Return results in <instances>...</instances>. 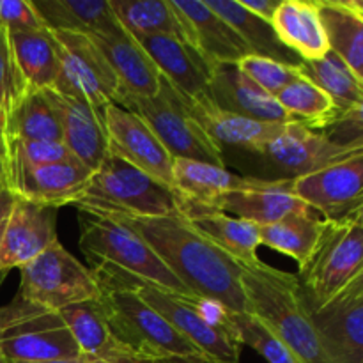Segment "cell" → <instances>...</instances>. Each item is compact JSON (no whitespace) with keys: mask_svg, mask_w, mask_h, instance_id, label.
Segmentation results:
<instances>
[{"mask_svg":"<svg viewBox=\"0 0 363 363\" xmlns=\"http://www.w3.org/2000/svg\"><path fill=\"white\" fill-rule=\"evenodd\" d=\"M119 220L144 238L195 296L216 301L234 314L247 312L240 262L197 233L183 216Z\"/></svg>","mask_w":363,"mask_h":363,"instance_id":"cell-1","label":"cell"},{"mask_svg":"<svg viewBox=\"0 0 363 363\" xmlns=\"http://www.w3.org/2000/svg\"><path fill=\"white\" fill-rule=\"evenodd\" d=\"M80 213L78 245L98 279L130 287L151 286L195 298L133 227L112 216Z\"/></svg>","mask_w":363,"mask_h":363,"instance_id":"cell-2","label":"cell"},{"mask_svg":"<svg viewBox=\"0 0 363 363\" xmlns=\"http://www.w3.org/2000/svg\"><path fill=\"white\" fill-rule=\"evenodd\" d=\"M240 266L247 312L266 323L300 363H330L315 335L296 275L273 268L261 259Z\"/></svg>","mask_w":363,"mask_h":363,"instance_id":"cell-3","label":"cell"},{"mask_svg":"<svg viewBox=\"0 0 363 363\" xmlns=\"http://www.w3.org/2000/svg\"><path fill=\"white\" fill-rule=\"evenodd\" d=\"M80 211L116 218H163L177 216L179 204L170 188L135 169L123 158L106 152L87 186L74 202Z\"/></svg>","mask_w":363,"mask_h":363,"instance_id":"cell-4","label":"cell"},{"mask_svg":"<svg viewBox=\"0 0 363 363\" xmlns=\"http://www.w3.org/2000/svg\"><path fill=\"white\" fill-rule=\"evenodd\" d=\"M98 279V277H96ZM101 301L113 335L142 362L165 358L206 360L204 354L191 346L169 321L142 300L135 287L98 279Z\"/></svg>","mask_w":363,"mask_h":363,"instance_id":"cell-5","label":"cell"},{"mask_svg":"<svg viewBox=\"0 0 363 363\" xmlns=\"http://www.w3.org/2000/svg\"><path fill=\"white\" fill-rule=\"evenodd\" d=\"M135 291L209 363H240L243 346L230 321L233 312L229 308L204 298L181 296L151 286H138Z\"/></svg>","mask_w":363,"mask_h":363,"instance_id":"cell-6","label":"cell"},{"mask_svg":"<svg viewBox=\"0 0 363 363\" xmlns=\"http://www.w3.org/2000/svg\"><path fill=\"white\" fill-rule=\"evenodd\" d=\"M363 275V211L325 220V229L296 279L308 307L326 303Z\"/></svg>","mask_w":363,"mask_h":363,"instance_id":"cell-7","label":"cell"},{"mask_svg":"<svg viewBox=\"0 0 363 363\" xmlns=\"http://www.w3.org/2000/svg\"><path fill=\"white\" fill-rule=\"evenodd\" d=\"M0 354L7 363L80 358V350L59 312L14 296L0 307Z\"/></svg>","mask_w":363,"mask_h":363,"instance_id":"cell-8","label":"cell"},{"mask_svg":"<svg viewBox=\"0 0 363 363\" xmlns=\"http://www.w3.org/2000/svg\"><path fill=\"white\" fill-rule=\"evenodd\" d=\"M363 152L360 147H346L326 138L301 123H286L266 144L255 151L241 152L250 160V176L259 181H294L321 170L332 163Z\"/></svg>","mask_w":363,"mask_h":363,"instance_id":"cell-9","label":"cell"},{"mask_svg":"<svg viewBox=\"0 0 363 363\" xmlns=\"http://www.w3.org/2000/svg\"><path fill=\"white\" fill-rule=\"evenodd\" d=\"M117 105L144 121L172 160H194L225 167L222 151L191 117L183 98L163 78L158 94L152 98L119 94Z\"/></svg>","mask_w":363,"mask_h":363,"instance_id":"cell-10","label":"cell"},{"mask_svg":"<svg viewBox=\"0 0 363 363\" xmlns=\"http://www.w3.org/2000/svg\"><path fill=\"white\" fill-rule=\"evenodd\" d=\"M16 296L50 311L98 300L101 287L94 272L82 264L59 241L20 268Z\"/></svg>","mask_w":363,"mask_h":363,"instance_id":"cell-11","label":"cell"},{"mask_svg":"<svg viewBox=\"0 0 363 363\" xmlns=\"http://www.w3.org/2000/svg\"><path fill=\"white\" fill-rule=\"evenodd\" d=\"M52 34L59 53V74L53 91L99 108L117 103L119 84L96 43L89 35L73 32Z\"/></svg>","mask_w":363,"mask_h":363,"instance_id":"cell-12","label":"cell"},{"mask_svg":"<svg viewBox=\"0 0 363 363\" xmlns=\"http://www.w3.org/2000/svg\"><path fill=\"white\" fill-rule=\"evenodd\" d=\"M2 155L7 190L14 197L53 209L74 204L92 174L80 162L30 165L6 149Z\"/></svg>","mask_w":363,"mask_h":363,"instance_id":"cell-13","label":"cell"},{"mask_svg":"<svg viewBox=\"0 0 363 363\" xmlns=\"http://www.w3.org/2000/svg\"><path fill=\"white\" fill-rule=\"evenodd\" d=\"M291 190L330 222L363 211V152L291 181Z\"/></svg>","mask_w":363,"mask_h":363,"instance_id":"cell-14","label":"cell"},{"mask_svg":"<svg viewBox=\"0 0 363 363\" xmlns=\"http://www.w3.org/2000/svg\"><path fill=\"white\" fill-rule=\"evenodd\" d=\"M308 314L330 363H363V275Z\"/></svg>","mask_w":363,"mask_h":363,"instance_id":"cell-15","label":"cell"},{"mask_svg":"<svg viewBox=\"0 0 363 363\" xmlns=\"http://www.w3.org/2000/svg\"><path fill=\"white\" fill-rule=\"evenodd\" d=\"M101 116L108 137V151L172 190L174 160L144 121L117 103L101 106Z\"/></svg>","mask_w":363,"mask_h":363,"instance_id":"cell-16","label":"cell"},{"mask_svg":"<svg viewBox=\"0 0 363 363\" xmlns=\"http://www.w3.org/2000/svg\"><path fill=\"white\" fill-rule=\"evenodd\" d=\"M57 240V209L14 199L0 240V277L25 266Z\"/></svg>","mask_w":363,"mask_h":363,"instance_id":"cell-17","label":"cell"},{"mask_svg":"<svg viewBox=\"0 0 363 363\" xmlns=\"http://www.w3.org/2000/svg\"><path fill=\"white\" fill-rule=\"evenodd\" d=\"M133 39L152 60L160 77L184 103L209 98L211 66L195 52L194 46L172 35H138Z\"/></svg>","mask_w":363,"mask_h":363,"instance_id":"cell-18","label":"cell"},{"mask_svg":"<svg viewBox=\"0 0 363 363\" xmlns=\"http://www.w3.org/2000/svg\"><path fill=\"white\" fill-rule=\"evenodd\" d=\"M184 30V41L209 64H236L248 55L240 35L201 0H170Z\"/></svg>","mask_w":363,"mask_h":363,"instance_id":"cell-19","label":"cell"},{"mask_svg":"<svg viewBox=\"0 0 363 363\" xmlns=\"http://www.w3.org/2000/svg\"><path fill=\"white\" fill-rule=\"evenodd\" d=\"M209 99L216 108L261 123H293L277 98L248 80L236 64H216L209 77Z\"/></svg>","mask_w":363,"mask_h":363,"instance_id":"cell-20","label":"cell"},{"mask_svg":"<svg viewBox=\"0 0 363 363\" xmlns=\"http://www.w3.org/2000/svg\"><path fill=\"white\" fill-rule=\"evenodd\" d=\"M59 116L62 144L77 162L94 172L108 152V137L101 108L84 99L64 96L50 89Z\"/></svg>","mask_w":363,"mask_h":363,"instance_id":"cell-21","label":"cell"},{"mask_svg":"<svg viewBox=\"0 0 363 363\" xmlns=\"http://www.w3.org/2000/svg\"><path fill=\"white\" fill-rule=\"evenodd\" d=\"M252 177L236 176L225 167L194 160H174L172 191L179 204L181 216L215 211L216 201L230 190L247 186Z\"/></svg>","mask_w":363,"mask_h":363,"instance_id":"cell-22","label":"cell"},{"mask_svg":"<svg viewBox=\"0 0 363 363\" xmlns=\"http://www.w3.org/2000/svg\"><path fill=\"white\" fill-rule=\"evenodd\" d=\"M308 209L293 194L291 181H259L254 177L247 186L223 194L215 206V211L233 213L234 218L247 220L259 227L272 225L287 215Z\"/></svg>","mask_w":363,"mask_h":363,"instance_id":"cell-23","label":"cell"},{"mask_svg":"<svg viewBox=\"0 0 363 363\" xmlns=\"http://www.w3.org/2000/svg\"><path fill=\"white\" fill-rule=\"evenodd\" d=\"M69 328L84 358L106 363H147L142 362L113 335L101 301L89 300L59 311Z\"/></svg>","mask_w":363,"mask_h":363,"instance_id":"cell-24","label":"cell"},{"mask_svg":"<svg viewBox=\"0 0 363 363\" xmlns=\"http://www.w3.org/2000/svg\"><path fill=\"white\" fill-rule=\"evenodd\" d=\"M108 62L119 84V94L152 98L158 94L162 77L142 46L128 34L119 30L110 35L91 38Z\"/></svg>","mask_w":363,"mask_h":363,"instance_id":"cell-25","label":"cell"},{"mask_svg":"<svg viewBox=\"0 0 363 363\" xmlns=\"http://www.w3.org/2000/svg\"><path fill=\"white\" fill-rule=\"evenodd\" d=\"M186 106L191 117L222 152H225L227 149L238 152L255 151L282 128V124L261 123L236 113L223 112L216 108L209 98L195 99L186 103Z\"/></svg>","mask_w":363,"mask_h":363,"instance_id":"cell-26","label":"cell"},{"mask_svg":"<svg viewBox=\"0 0 363 363\" xmlns=\"http://www.w3.org/2000/svg\"><path fill=\"white\" fill-rule=\"evenodd\" d=\"M279 41L301 62L318 60L330 52L318 4L307 0H284L272 18Z\"/></svg>","mask_w":363,"mask_h":363,"instance_id":"cell-27","label":"cell"},{"mask_svg":"<svg viewBox=\"0 0 363 363\" xmlns=\"http://www.w3.org/2000/svg\"><path fill=\"white\" fill-rule=\"evenodd\" d=\"M32 4L52 32H73L94 38L123 30L108 0H35Z\"/></svg>","mask_w":363,"mask_h":363,"instance_id":"cell-28","label":"cell"},{"mask_svg":"<svg viewBox=\"0 0 363 363\" xmlns=\"http://www.w3.org/2000/svg\"><path fill=\"white\" fill-rule=\"evenodd\" d=\"M330 52L363 80V4L360 0H318Z\"/></svg>","mask_w":363,"mask_h":363,"instance_id":"cell-29","label":"cell"},{"mask_svg":"<svg viewBox=\"0 0 363 363\" xmlns=\"http://www.w3.org/2000/svg\"><path fill=\"white\" fill-rule=\"evenodd\" d=\"M23 142H62L59 116L50 89H25L6 112L4 137Z\"/></svg>","mask_w":363,"mask_h":363,"instance_id":"cell-30","label":"cell"},{"mask_svg":"<svg viewBox=\"0 0 363 363\" xmlns=\"http://www.w3.org/2000/svg\"><path fill=\"white\" fill-rule=\"evenodd\" d=\"M13 59L25 89H53L59 74V53L52 30L16 32L9 34Z\"/></svg>","mask_w":363,"mask_h":363,"instance_id":"cell-31","label":"cell"},{"mask_svg":"<svg viewBox=\"0 0 363 363\" xmlns=\"http://www.w3.org/2000/svg\"><path fill=\"white\" fill-rule=\"evenodd\" d=\"M184 220L240 264H252L259 261L257 248L261 247V227L255 223L234 218L220 211L195 213Z\"/></svg>","mask_w":363,"mask_h":363,"instance_id":"cell-32","label":"cell"},{"mask_svg":"<svg viewBox=\"0 0 363 363\" xmlns=\"http://www.w3.org/2000/svg\"><path fill=\"white\" fill-rule=\"evenodd\" d=\"M204 4L240 35L252 55L300 66L301 60L279 41L272 23L245 9L238 0H206Z\"/></svg>","mask_w":363,"mask_h":363,"instance_id":"cell-33","label":"cell"},{"mask_svg":"<svg viewBox=\"0 0 363 363\" xmlns=\"http://www.w3.org/2000/svg\"><path fill=\"white\" fill-rule=\"evenodd\" d=\"M113 16L133 38L172 35L184 39L183 25L170 0H108Z\"/></svg>","mask_w":363,"mask_h":363,"instance_id":"cell-34","label":"cell"},{"mask_svg":"<svg viewBox=\"0 0 363 363\" xmlns=\"http://www.w3.org/2000/svg\"><path fill=\"white\" fill-rule=\"evenodd\" d=\"M323 229L325 220L314 209L293 213L272 225L261 227V245L294 259L300 268L314 250Z\"/></svg>","mask_w":363,"mask_h":363,"instance_id":"cell-35","label":"cell"},{"mask_svg":"<svg viewBox=\"0 0 363 363\" xmlns=\"http://www.w3.org/2000/svg\"><path fill=\"white\" fill-rule=\"evenodd\" d=\"M300 71L307 80L326 92L339 108L363 106V80L333 52L318 60L300 62Z\"/></svg>","mask_w":363,"mask_h":363,"instance_id":"cell-36","label":"cell"},{"mask_svg":"<svg viewBox=\"0 0 363 363\" xmlns=\"http://www.w3.org/2000/svg\"><path fill=\"white\" fill-rule=\"evenodd\" d=\"M275 98L291 119L315 131L325 130L342 112L326 92L305 77L291 82Z\"/></svg>","mask_w":363,"mask_h":363,"instance_id":"cell-37","label":"cell"},{"mask_svg":"<svg viewBox=\"0 0 363 363\" xmlns=\"http://www.w3.org/2000/svg\"><path fill=\"white\" fill-rule=\"evenodd\" d=\"M230 321H233L241 346H250L268 363H300L293 351L279 339V335L254 314L250 312L234 314L233 312Z\"/></svg>","mask_w":363,"mask_h":363,"instance_id":"cell-38","label":"cell"},{"mask_svg":"<svg viewBox=\"0 0 363 363\" xmlns=\"http://www.w3.org/2000/svg\"><path fill=\"white\" fill-rule=\"evenodd\" d=\"M236 66L248 80L254 82L257 87H261L262 91L268 92L273 98H275L284 87H287L291 82L303 77L300 71V66H291V64L266 59V57L252 55V53L241 57L236 62Z\"/></svg>","mask_w":363,"mask_h":363,"instance_id":"cell-39","label":"cell"},{"mask_svg":"<svg viewBox=\"0 0 363 363\" xmlns=\"http://www.w3.org/2000/svg\"><path fill=\"white\" fill-rule=\"evenodd\" d=\"M2 149L20 156L30 165H50V163L77 162L62 142H23L2 138Z\"/></svg>","mask_w":363,"mask_h":363,"instance_id":"cell-40","label":"cell"},{"mask_svg":"<svg viewBox=\"0 0 363 363\" xmlns=\"http://www.w3.org/2000/svg\"><path fill=\"white\" fill-rule=\"evenodd\" d=\"M23 91L25 87L13 59L9 35L6 28L0 27V105L6 112L16 103Z\"/></svg>","mask_w":363,"mask_h":363,"instance_id":"cell-41","label":"cell"},{"mask_svg":"<svg viewBox=\"0 0 363 363\" xmlns=\"http://www.w3.org/2000/svg\"><path fill=\"white\" fill-rule=\"evenodd\" d=\"M0 27L9 34L43 30L46 25L30 0H0Z\"/></svg>","mask_w":363,"mask_h":363,"instance_id":"cell-42","label":"cell"},{"mask_svg":"<svg viewBox=\"0 0 363 363\" xmlns=\"http://www.w3.org/2000/svg\"><path fill=\"white\" fill-rule=\"evenodd\" d=\"M238 2L247 11L254 13L255 16L262 18V20L272 23V18L275 14L277 7H279L280 0H238Z\"/></svg>","mask_w":363,"mask_h":363,"instance_id":"cell-43","label":"cell"},{"mask_svg":"<svg viewBox=\"0 0 363 363\" xmlns=\"http://www.w3.org/2000/svg\"><path fill=\"white\" fill-rule=\"evenodd\" d=\"M14 199L16 197H14L9 190H4L2 194H0V222H4V220L9 216L14 204Z\"/></svg>","mask_w":363,"mask_h":363,"instance_id":"cell-44","label":"cell"},{"mask_svg":"<svg viewBox=\"0 0 363 363\" xmlns=\"http://www.w3.org/2000/svg\"><path fill=\"white\" fill-rule=\"evenodd\" d=\"M7 190V181H6V169H4V155H2V144H0V194Z\"/></svg>","mask_w":363,"mask_h":363,"instance_id":"cell-45","label":"cell"},{"mask_svg":"<svg viewBox=\"0 0 363 363\" xmlns=\"http://www.w3.org/2000/svg\"><path fill=\"white\" fill-rule=\"evenodd\" d=\"M147 363H209L202 360H190V358H165V360H155Z\"/></svg>","mask_w":363,"mask_h":363,"instance_id":"cell-46","label":"cell"},{"mask_svg":"<svg viewBox=\"0 0 363 363\" xmlns=\"http://www.w3.org/2000/svg\"><path fill=\"white\" fill-rule=\"evenodd\" d=\"M4 126H6V110H4V106L0 105V144H2Z\"/></svg>","mask_w":363,"mask_h":363,"instance_id":"cell-47","label":"cell"},{"mask_svg":"<svg viewBox=\"0 0 363 363\" xmlns=\"http://www.w3.org/2000/svg\"><path fill=\"white\" fill-rule=\"evenodd\" d=\"M34 363H84V358H73V360H52V362H34Z\"/></svg>","mask_w":363,"mask_h":363,"instance_id":"cell-48","label":"cell"},{"mask_svg":"<svg viewBox=\"0 0 363 363\" xmlns=\"http://www.w3.org/2000/svg\"><path fill=\"white\" fill-rule=\"evenodd\" d=\"M84 358V357H82ZM84 363H106V362H101V360H92V358H84Z\"/></svg>","mask_w":363,"mask_h":363,"instance_id":"cell-49","label":"cell"},{"mask_svg":"<svg viewBox=\"0 0 363 363\" xmlns=\"http://www.w3.org/2000/svg\"><path fill=\"white\" fill-rule=\"evenodd\" d=\"M6 220H4V222H0V240H2V230H4V225H6ZM0 279H4V277H0Z\"/></svg>","mask_w":363,"mask_h":363,"instance_id":"cell-50","label":"cell"},{"mask_svg":"<svg viewBox=\"0 0 363 363\" xmlns=\"http://www.w3.org/2000/svg\"><path fill=\"white\" fill-rule=\"evenodd\" d=\"M0 363H7L6 360H4V357H2V354H0Z\"/></svg>","mask_w":363,"mask_h":363,"instance_id":"cell-51","label":"cell"},{"mask_svg":"<svg viewBox=\"0 0 363 363\" xmlns=\"http://www.w3.org/2000/svg\"><path fill=\"white\" fill-rule=\"evenodd\" d=\"M0 280H2V279H0Z\"/></svg>","mask_w":363,"mask_h":363,"instance_id":"cell-52","label":"cell"}]
</instances>
